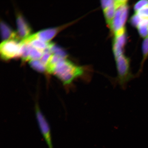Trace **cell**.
Segmentation results:
<instances>
[{
  "label": "cell",
  "mask_w": 148,
  "mask_h": 148,
  "mask_svg": "<svg viewBox=\"0 0 148 148\" xmlns=\"http://www.w3.org/2000/svg\"><path fill=\"white\" fill-rule=\"evenodd\" d=\"M35 112L40 132L48 147L53 148L52 142L51 130L49 123L37 103L35 106Z\"/></svg>",
  "instance_id": "5"
},
{
  "label": "cell",
  "mask_w": 148,
  "mask_h": 148,
  "mask_svg": "<svg viewBox=\"0 0 148 148\" xmlns=\"http://www.w3.org/2000/svg\"><path fill=\"white\" fill-rule=\"evenodd\" d=\"M142 18L138 15L135 13L130 19V23L133 26L137 27L141 21Z\"/></svg>",
  "instance_id": "18"
},
{
  "label": "cell",
  "mask_w": 148,
  "mask_h": 148,
  "mask_svg": "<svg viewBox=\"0 0 148 148\" xmlns=\"http://www.w3.org/2000/svg\"><path fill=\"white\" fill-rule=\"evenodd\" d=\"M19 40L10 38L3 40L0 45L1 58L4 60L19 56L21 44Z\"/></svg>",
  "instance_id": "3"
},
{
  "label": "cell",
  "mask_w": 148,
  "mask_h": 148,
  "mask_svg": "<svg viewBox=\"0 0 148 148\" xmlns=\"http://www.w3.org/2000/svg\"><path fill=\"white\" fill-rule=\"evenodd\" d=\"M139 34L142 38H145L148 36V18L142 19L137 27Z\"/></svg>",
  "instance_id": "12"
},
{
  "label": "cell",
  "mask_w": 148,
  "mask_h": 148,
  "mask_svg": "<svg viewBox=\"0 0 148 148\" xmlns=\"http://www.w3.org/2000/svg\"><path fill=\"white\" fill-rule=\"evenodd\" d=\"M148 5V0H141L135 3L134 6L135 13L138 12Z\"/></svg>",
  "instance_id": "17"
},
{
  "label": "cell",
  "mask_w": 148,
  "mask_h": 148,
  "mask_svg": "<svg viewBox=\"0 0 148 148\" xmlns=\"http://www.w3.org/2000/svg\"><path fill=\"white\" fill-rule=\"evenodd\" d=\"M17 31L16 35L19 40L23 39L30 35L31 28L22 15L18 14L16 16Z\"/></svg>",
  "instance_id": "8"
},
{
  "label": "cell",
  "mask_w": 148,
  "mask_h": 148,
  "mask_svg": "<svg viewBox=\"0 0 148 148\" xmlns=\"http://www.w3.org/2000/svg\"><path fill=\"white\" fill-rule=\"evenodd\" d=\"M142 51L143 53L141 67H142L144 62L148 58V36L144 38L142 44Z\"/></svg>",
  "instance_id": "16"
},
{
  "label": "cell",
  "mask_w": 148,
  "mask_h": 148,
  "mask_svg": "<svg viewBox=\"0 0 148 148\" xmlns=\"http://www.w3.org/2000/svg\"><path fill=\"white\" fill-rule=\"evenodd\" d=\"M1 26L2 38L4 40L10 38H16V32L13 31L11 28L4 22H1Z\"/></svg>",
  "instance_id": "10"
},
{
  "label": "cell",
  "mask_w": 148,
  "mask_h": 148,
  "mask_svg": "<svg viewBox=\"0 0 148 148\" xmlns=\"http://www.w3.org/2000/svg\"><path fill=\"white\" fill-rule=\"evenodd\" d=\"M62 27L50 28L44 29L38 32L29 35L26 38L21 40V43H27L33 40L38 39L42 41L48 42L55 36Z\"/></svg>",
  "instance_id": "6"
},
{
  "label": "cell",
  "mask_w": 148,
  "mask_h": 148,
  "mask_svg": "<svg viewBox=\"0 0 148 148\" xmlns=\"http://www.w3.org/2000/svg\"><path fill=\"white\" fill-rule=\"evenodd\" d=\"M48 49L52 54L59 56L63 58H66L68 56L67 53L63 49L55 45L53 42H50Z\"/></svg>",
  "instance_id": "11"
},
{
  "label": "cell",
  "mask_w": 148,
  "mask_h": 148,
  "mask_svg": "<svg viewBox=\"0 0 148 148\" xmlns=\"http://www.w3.org/2000/svg\"><path fill=\"white\" fill-rule=\"evenodd\" d=\"M113 41L112 49L115 59L123 54L124 47L126 43L125 29L118 31L114 34Z\"/></svg>",
  "instance_id": "7"
},
{
  "label": "cell",
  "mask_w": 148,
  "mask_h": 148,
  "mask_svg": "<svg viewBox=\"0 0 148 148\" xmlns=\"http://www.w3.org/2000/svg\"><path fill=\"white\" fill-rule=\"evenodd\" d=\"M29 63L31 67L33 69L36 70V71L40 72V73L46 72L45 66L40 62V60H29Z\"/></svg>",
  "instance_id": "14"
},
{
  "label": "cell",
  "mask_w": 148,
  "mask_h": 148,
  "mask_svg": "<svg viewBox=\"0 0 148 148\" xmlns=\"http://www.w3.org/2000/svg\"><path fill=\"white\" fill-rule=\"evenodd\" d=\"M115 1L114 0H107V1H101V4L102 8L103 10L107 9L114 4Z\"/></svg>",
  "instance_id": "19"
},
{
  "label": "cell",
  "mask_w": 148,
  "mask_h": 148,
  "mask_svg": "<svg viewBox=\"0 0 148 148\" xmlns=\"http://www.w3.org/2000/svg\"><path fill=\"white\" fill-rule=\"evenodd\" d=\"M128 12L129 5L127 1L116 9L113 20L110 27L114 34L125 29V26Z\"/></svg>",
  "instance_id": "4"
},
{
  "label": "cell",
  "mask_w": 148,
  "mask_h": 148,
  "mask_svg": "<svg viewBox=\"0 0 148 148\" xmlns=\"http://www.w3.org/2000/svg\"><path fill=\"white\" fill-rule=\"evenodd\" d=\"M127 1L121 0V1H115L114 4H113L109 8L103 11L105 18L109 27H110L112 23L113 20L115 15V12L118 7L123 3H125Z\"/></svg>",
  "instance_id": "9"
},
{
  "label": "cell",
  "mask_w": 148,
  "mask_h": 148,
  "mask_svg": "<svg viewBox=\"0 0 148 148\" xmlns=\"http://www.w3.org/2000/svg\"><path fill=\"white\" fill-rule=\"evenodd\" d=\"M87 71L83 66H77L66 58H64L56 64L51 74L60 79L64 86H69L79 78L88 82L90 79Z\"/></svg>",
  "instance_id": "1"
},
{
  "label": "cell",
  "mask_w": 148,
  "mask_h": 148,
  "mask_svg": "<svg viewBox=\"0 0 148 148\" xmlns=\"http://www.w3.org/2000/svg\"><path fill=\"white\" fill-rule=\"evenodd\" d=\"M50 42H45L38 39H34L27 43L36 49L44 51L49 47Z\"/></svg>",
  "instance_id": "13"
},
{
  "label": "cell",
  "mask_w": 148,
  "mask_h": 148,
  "mask_svg": "<svg viewBox=\"0 0 148 148\" xmlns=\"http://www.w3.org/2000/svg\"><path fill=\"white\" fill-rule=\"evenodd\" d=\"M116 60L118 75L115 82L121 88L125 89L127 83L132 78L130 68V61L124 55L118 57Z\"/></svg>",
  "instance_id": "2"
},
{
  "label": "cell",
  "mask_w": 148,
  "mask_h": 148,
  "mask_svg": "<svg viewBox=\"0 0 148 148\" xmlns=\"http://www.w3.org/2000/svg\"><path fill=\"white\" fill-rule=\"evenodd\" d=\"M43 53L44 51L36 49L31 46L30 52H29V60H38V59H40L43 55Z\"/></svg>",
  "instance_id": "15"
}]
</instances>
